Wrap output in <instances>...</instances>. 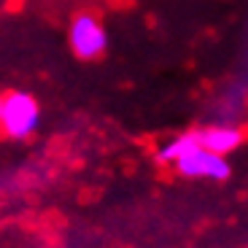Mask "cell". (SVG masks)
I'll return each instance as SVG.
<instances>
[{
  "instance_id": "obj_1",
  "label": "cell",
  "mask_w": 248,
  "mask_h": 248,
  "mask_svg": "<svg viewBox=\"0 0 248 248\" xmlns=\"http://www.w3.org/2000/svg\"><path fill=\"white\" fill-rule=\"evenodd\" d=\"M41 124V106L38 100L27 92H11L3 97V106H0V127L8 138L14 140H22V138H30Z\"/></svg>"
},
{
  "instance_id": "obj_2",
  "label": "cell",
  "mask_w": 248,
  "mask_h": 248,
  "mask_svg": "<svg viewBox=\"0 0 248 248\" xmlns=\"http://www.w3.org/2000/svg\"><path fill=\"white\" fill-rule=\"evenodd\" d=\"M70 49L78 60H97L108 49V32L94 14L84 11L70 22Z\"/></svg>"
},
{
  "instance_id": "obj_3",
  "label": "cell",
  "mask_w": 248,
  "mask_h": 248,
  "mask_svg": "<svg viewBox=\"0 0 248 248\" xmlns=\"http://www.w3.org/2000/svg\"><path fill=\"white\" fill-rule=\"evenodd\" d=\"M173 168L184 178H208V181H227L232 173L230 162L221 154H213V151L202 149V146H194L189 154H184L175 162Z\"/></svg>"
},
{
  "instance_id": "obj_4",
  "label": "cell",
  "mask_w": 248,
  "mask_h": 248,
  "mask_svg": "<svg viewBox=\"0 0 248 248\" xmlns=\"http://www.w3.org/2000/svg\"><path fill=\"white\" fill-rule=\"evenodd\" d=\"M200 146L213 154L227 156L230 151H235L243 143V132L237 127H224V124H216V127H208V130H197Z\"/></svg>"
},
{
  "instance_id": "obj_5",
  "label": "cell",
  "mask_w": 248,
  "mask_h": 248,
  "mask_svg": "<svg viewBox=\"0 0 248 248\" xmlns=\"http://www.w3.org/2000/svg\"><path fill=\"white\" fill-rule=\"evenodd\" d=\"M194 146H200L197 130L181 132V135H175V138H170V140L162 143L159 149L154 151V159L159 162V165H175V162H178L184 154H189Z\"/></svg>"
},
{
  "instance_id": "obj_6",
  "label": "cell",
  "mask_w": 248,
  "mask_h": 248,
  "mask_svg": "<svg viewBox=\"0 0 248 248\" xmlns=\"http://www.w3.org/2000/svg\"><path fill=\"white\" fill-rule=\"evenodd\" d=\"M0 106H3V97H0Z\"/></svg>"
}]
</instances>
